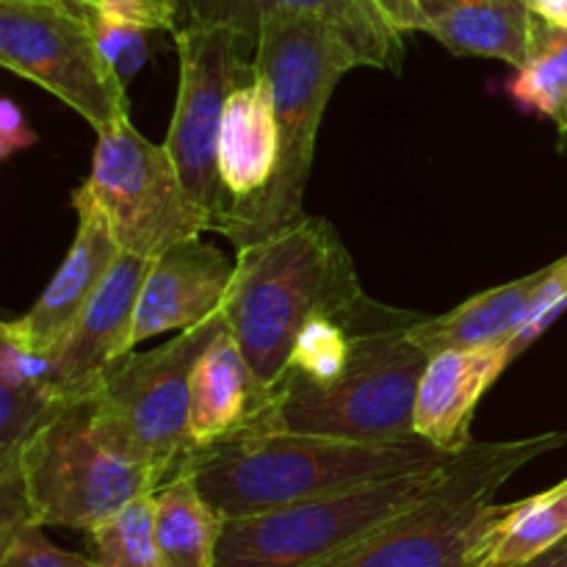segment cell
<instances>
[{
    "label": "cell",
    "mask_w": 567,
    "mask_h": 567,
    "mask_svg": "<svg viewBox=\"0 0 567 567\" xmlns=\"http://www.w3.org/2000/svg\"><path fill=\"white\" fill-rule=\"evenodd\" d=\"M236 252V277L221 310L227 330L271 391L286 374L293 338L313 316H336L358 332L419 319L363 291L352 255L319 216L305 214Z\"/></svg>",
    "instance_id": "1"
},
{
    "label": "cell",
    "mask_w": 567,
    "mask_h": 567,
    "mask_svg": "<svg viewBox=\"0 0 567 567\" xmlns=\"http://www.w3.org/2000/svg\"><path fill=\"white\" fill-rule=\"evenodd\" d=\"M452 457L424 437L352 441L266 430L197 449L183 471L194 476L221 518H244L371 482L426 474Z\"/></svg>",
    "instance_id": "2"
},
{
    "label": "cell",
    "mask_w": 567,
    "mask_h": 567,
    "mask_svg": "<svg viewBox=\"0 0 567 567\" xmlns=\"http://www.w3.org/2000/svg\"><path fill=\"white\" fill-rule=\"evenodd\" d=\"M252 61L275 100L280 164L252 203L227 210L221 233L236 249L302 219L321 116L338 81L354 66H365L363 55L332 22L299 11L266 17Z\"/></svg>",
    "instance_id": "3"
},
{
    "label": "cell",
    "mask_w": 567,
    "mask_h": 567,
    "mask_svg": "<svg viewBox=\"0 0 567 567\" xmlns=\"http://www.w3.org/2000/svg\"><path fill=\"white\" fill-rule=\"evenodd\" d=\"M565 441V432L474 441L449 460L437 485L419 504L324 567H476L493 526L509 507L496 504V493L532 460Z\"/></svg>",
    "instance_id": "4"
},
{
    "label": "cell",
    "mask_w": 567,
    "mask_h": 567,
    "mask_svg": "<svg viewBox=\"0 0 567 567\" xmlns=\"http://www.w3.org/2000/svg\"><path fill=\"white\" fill-rule=\"evenodd\" d=\"M20 476L33 524L78 532L161 487L153 465L100 424L92 399L64 404L33 432L20 452Z\"/></svg>",
    "instance_id": "5"
},
{
    "label": "cell",
    "mask_w": 567,
    "mask_h": 567,
    "mask_svg": "<svg viewBox=\"0 0 567 567\" xmlns=\"http://www.w3.org/2000/svg\"><path fill=\"white\" fill-rule=\"evenodd\" d=\"M415 321L358 332L352 360L332 385L282 377L275 385L266 430L352 441L419 437L413 426L415 393L432 354L410 336Z\"/></svg>",
    "instance_id": "6"
},
{
    "label": "cell",
    "mask_w": 567,
    "mask_h": 567,
    "mask_svg": "<svg viewBox=\"0 0 567 567\" xmlns=\"http://www.w3.org/2000/svg\"><path fill=\"white\" fill-rule=\"evenodd\" d=\"M443 468L225 518L216 567H324L419 504Z\"/></svg>",
    "instance_id": "7"
},
{
    "label": "cell",
    "mask_w": 567,
    "mask_h": 567,
    "mask_svg": "<svg viewBox=\"0 0 567 567\" xmlns=\"http://www.w3.org/2000/svg\"><path fill=\"white\" fill-rule=\"evenodd\" d=\"M225 327V310H216L164 347L125 354L92 396L100 424L153 465L161 485L181 474L194 454L192 374Z\"/></svg>",
    "instance_id": "8"
},
{
    "label": "cell",
    "mask_w": 567,
    "mask_h": 567,
    "mask_svg": "<svg viewBox=\"0 0 567 567\" xmlns=\"http://www.w3.org/2000/svg\"><path fill=\"white\" fill-rule=\"evenodd\" d=\"M75 194L97 205L122 252L155 258L183 238L214 230L164 144L147 142L131 116L97 131L92 172Z\"/></svg>",
    "instance_id": "9"
},
{
    "label": "cell",
    "mask_w": 567,
    "mask_h": 567,
    "mask_svg": "<svg viewBox=\"0 0 567 567\" xmlns=\"http://www.w3.org/2000/svg\"><path fill=\"white\" fill-rule=\"evenodd\" d=\"M0 61L6 70L70 105L94 131L127 120L125 78L97 44L86 11L61 0H0Z\"/></svg>",
    "instance_id": "10"
},
{
    "label": "cell",
    "mask_w": 567,
    "mask_h": 567,
    "mask_svg": "<svg viewBox=\"0 0 567 567\" xmlns=\"http://www.w3.org/2000/svg\"><path fill=\"white\" fill-rule=\"evenodd\" d=\"M181 83L166 133V153L175 161L188 197L221 233L227 194L219 181V131L233 89L252 78L255 61L247 59L249 42L236 28L216 22H183L175 31Z\"/></svg>",
    "instance_id": "11"
},
{
    "label": "cell",
    "mask_w": 567,
    "mask_h": 567,
    "mask_svg": "<svg viewBox=\"0 0 567 567\" xmlns=\"http://www.w3.org/2000/svg\"><path fill=\"white\" fill-rule=\"evenodd\" d=\"M150 264L153 258L120 252L72 330L53 349V396L61 404L92 399L109 371L133 352V321Z\"/></svg>",
    "instance_id": "12"
},
{
    "label": "cell",
    "mask_w": 567,
    "mask_h": 567,
    "mask_svg": "<svg viewBox=\"0 0 567 567\" xmlns=\"http://www.w3.org/2000/svg\"><path fill=\"white\" fill-rule=\"evenodd\" d=\"M72 208L78 210V233L64 264L28 313L0 327L6 341L28 352L53 354L122 252L97 205L72 194Z\"/></svg>",
    "instance_id": "13"
},
{
    "label": "cell",
    "mask_w": 567,
    "mask_h": 567,
    "mask_svg": "<svg viewBox=\"0 0 567 567\" xmlns=\"http://www.w3.org/2000/svg\"><path fill=\"white\" fill-rule=\"evenodd\" d=\"M233 277L236 260L199 236L155 255L138 297L131 347L161 332H183L214 316L225 305Z\"/></svg>",
    "instance_id": "14"
},
{
    "label": "cell",
    "mask_w": 567,
    "mask_h": 567,
    "mask_svg": "<svg viewBox=\"0 0 567 567\" xmlns=\"http://www.w3.org/2000/svg\"><path fill=\"white\" fill-rule=\"evenodd\" d=\"M275 391L266 385L233 332L214 338L192 374V443L197 449L264 432Z\"/></svg>",
    "instance_id": "15"
},
{
    "label": "cell",
    "mask_w": 567,
    "mask_h": 567,
    "mask_svg": "<svg viewBox=\"0 0 567 567\" xmlns=\"http://www.w3.org/2000/svg\"><path fill=\"white\" fill-rule=\"evenodd\" d=\"M507 365L509 354L502 343L432 354L415 393V435L446 454L468 449L476 408Z\"/></svg>",
    "instance_id": "16"
},
{
    "label": "cell",
    "mask_w": 567,
    "mask_h": 567,
    "mask_svg": "<svg viewBox=\"0 0 567 567\" xmlns=\"http://www.w3.org/2000/svg\"><path fill=\"white\" fill-rule=\"evenodd\" d=\"M216 164L227 194V210L252 203L275 177L280 164V131L271 89L258 70L238 83L227 100Z\"/></svg>",
    "instance_id": "17"
},
{
    "label": "cell",
    "mask_w": 567,
    "mask_h": 567,
    "mask_svg": "<svg viewBox=\"0 0 567 567\" xmlns=\"http://www.w3.org/2000/svg\"><path fill=\"white\" fill-rule=\"evenodd\" d=\"M183 22H216L236 28L258 44L260 25L275 11H299L332 22L365 59V66L399 70L402 33L377 22L358 0H177ZM181 22V25H183Z\"/></svg>",
    "instance_id": "18"
},
{
    "label": "cell",
    "mask_w": 567,
    "mask_h": 567,
    "mask_svg": "<svg viewBox=\"0 0 567 567\" xmlns=\"http://www.w3.org/2000/svg\"><path fill=\"white\" fill-rule=\"evenodd\" d=\"M543 277H546V269L532 271L520 280L476 293L449 313L432 316V319L421 316L415 324H410V336L430 354L446 352V349L498 347V343L504 347L524 321Z\"/></svg>",
    "instance_id": "19"
},
{
    "label": "cell",
    "mask_w": 567,
    "mask_h": 567,
    "mask_svg": "<svg viewBox=\"0 0 567 567\" xmlns=\"http://www.w3.org/2000/svg\"><path fill=\"white\" fill-rule=\"evenodd\" d=\"M535 20L526 0H463L435 17L424 33L454 55H482L520 70L532 53Z\"/></svg>",
    "instance_id": "20"
},
{
    "label": "cell",
    "mask_w": 567,
    "mask_h": 567,
    "mask_svg": "<svg viewBox=\"0 0 567 567\" xmlns=\"http://www.w3.org/2000/svg\"><path fill=\"white\" fill-rule=\"evenodd\" d=\"M155 537L166 567H216L225 518L181 471L153 493Z\"/></svg>",
    "instance_id": "21"
},
{
    "label": "cell",
    "mask_w": 567,
    "mask_h": 567,
    "mask_svg": "<svg viewBox=\"0 0 567 567\" xmlns=\"http://www.w3.org/2000/svg\"><path fill=\"white\" fill-rule=\"evenodd\" d=\"M567 537V480L540 496L509 504L493 526L476 567H515L540 557Z\"/></svg>",
    "instance_id": "22"
},
{
    "label": "cell",
    "mask_w": 567,
    "mask_h": 567,
    "mask_svg": "<svg viewBox=\"0 0 567 567\" xmlns=\"http://www.w3.org/2000/svg\"><path fill=\"white\" fill-rule=\"evenodd\" d=\"M509 94L520 109L548 116L567 136V28L537 17L532 53L515 72Z\"/></svg>",
    "instance_id": "23"
},
{
    "label": "cell",
    "mask_w": 567,
    "mask_h": 567,
    "mask_svg": "<svg viewBox=\"0 0 567 567\" xmlns=\"http://www.w3.org/2000/svg\"><path fill=\"white\" fill-rule=\"evenodd\" d=\"M86 535L94 559L103 567H166L155 537L153 493L122 507Z\"/></svg>",
    "instance_id": "24"
},
{
    "label": "cell",
    "mask_w": 567,
    "mask_h": 567,
    "mask_svg": "<svg viewBox=\"0 0 567 567\" xmlns=\"http://www.w3.org/2000/svg\"><path fill=\"white\" fill-rule=\"evenodd\" d=\"M354 336L358 330L336 316H313L293 338L286 374L313 382V385H332L352 360Z\"/></svg>",
    "instance_id": "25"
},
{
    "label": "cell",
    "mask_w": 567,
    "mask_h": 567,
    "mask_svg": "<svg viewBox=\"0 0 567 567\" xmlns=\"http://www.w3.org/2000/svg\"><path fill=\"white\" fill-rule=\"evenodd\" d=\"M33 520L0 529V567H103L97 559L59 548Z\"/></svg>",
    "instance_id": "26"
},
{
    "label": "cell",
    "mask_w": 567,
    "mask_h": 567,
    "mask_svg": "<svg viewBox=\"0 0 567 567\" xmlns=\"http://www.w3.org/2000/svg\"><path fill=\"white\" fill-rule=\"evenodd\" d=\"M567 310V255L557 264L546 266V277L537 286L535 297H532L529 310H526L524 321H520L518 330L513 332L504 349L509 354V363L518 358L524 349H529L554 321L559 319Z\"/></svg>",
    "instance_id": "27"
},
{
    "label": "cell",
    "mask_w": 567,
    "mask_h": 567,
    "mask_svg": "<svg viewBox=\"0 0 567 567\" xmlns=\"http://www.w3.org/2000/svg\"><path fill=\"white\" fill-rule=\"evenodd\" d=\"M89 20L127 25L138 31H177L181 3L177 0H81Z\"/></svg>",
    "instance_id": "28"
},
{
    "label": "cell",
    "mask_w": 567,
    "mask_h": 567,
    "mask_svg": "<svg viewBox=\"0 0 567 567\" xmlns=\"http://www.w3.org/2000/svg\"><path fill=\"white\" fill-rule=\"evenodd\" d=\"M94 33H97V44L103 50L105 59L111 61L122 78L138 72V66L147 59V31L127 25H109V22H94Z\"/></svg>",
    "instance_id": "29"
},
{
    "label": "cell",
    "mask_w": 567,
    "mask_h": 567,
    "mask_svg": "<svg viewBox=\"0 0 567 567\" xmlns=\"http://www.w3.org/2000/svg\"><path fill=\"white\" fill-rule=\"evenodd\" d=\"M385 3V17L399 33L426 31L435 17L449 11L463 0H382Z\"/></svg>",
    "instance_id": "30"
},
{
    "label": "cell",
    "mask_w": 567,
    "mask_h": 567,
    "mask_svg": "<svg viewBox=\"0 0 567 567\" xmlns=\"http://www.w3.org/2000/svg\"><path fill=\"white\" fill-rule=\"evenodd\" d=\"M37 142V133L28 127L25 116L17 109L14 100H3L0 103V150L9 158L17 150H25Z\"/></svg>",
    "instance_id": "31"
},
{
    "label": "cell",
    "mask_w": 567,
    "mask_h": 567,
    "mask_svg": "<svg viewBox=\"0 0 567 567\" xmlns=\"http://www.w3.org/2000/svg\"><path fill=\"white\" fill-rule=\"evenodd\" d=\"M526 3L540 20L567 28V0H526Z\"/></svg>",
    "instance_id": "32"
},
{
    "label": "cell",
    "mask_w": 567,
    "mask_h": 567,
    "mask_svg": "<svg viewBox=\"0 0 567 567\" xmlns=\"http://www.w3.org/2000/svg\"><path fill=\"white\" fill-rule=\"evenodd\" d=\"M515 567H567V537L563 543H557L554 548L543 551L540 557L529 559L524 565H515Z\"/></svg>",
    "instance_id": "33"
},
{
    "label": "cell",
    "mask_w": 567,
    "mask_h": 567,
    "mask_svg": "<svg viewBox=\"0 0 567 567\" xmlns=\"http://www.w3.org/2000/svg\"><path fill=\"white\" fill-rule=\"evenodd\" d=\"M360 6H363L365 11H369L371 17H374L377 22H382V25L385 28H391V31H396V28L391 25V22H388V17H385V3H382V0H358ZM399 33V31H396Z\"/></svg>",
    "instance_id": "34"
},
{
    "label": "cell",
    "mask_w": 567,
    "mask_h": 567,
    "mask_svg": "<svg viewBox=\"0 0 567 567\" xmlns=\"http://www.w3.org/2000/svg\"><path fill=\"white\" fill-rule=\"evenodd\" d=\"M61 3H66V6H75V9H81V6H78L75 0H61ZM81 11H83V9H81Z\"/></svg>",
    "instance_id": "35"
},
{
    "label": "cell",
    "mask_w": 567,
    "mask_h": 567,
    "mask_svg": "<svg viewBox=\"0 0 567 567\" xmlns=\"http://www.w3.org/2000/svg\"><path fill=\"white\" fill-rule=\"evenodd\" d=\"M75 3H78V6H81V0H75ZM81 9H83V6H81Z\"/></svg>",
    "instance_id": "36"
}]
</instances>
